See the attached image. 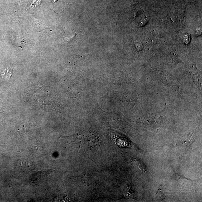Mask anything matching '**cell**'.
Masks as SVG:
<instances>
[{
  "mask_svg": "<svg viewBox=\"0 0 202 202\" xmlns=\"http://www.w3.org/2000/svg\"><path fill=\"white\" fill-rule=\"evenodd\" d=\"M124 195L126 198L132 199L134 197V193L130 187H127L125 189Z\"/></svg>",
  "mask_w": 202,
  "mask_h": 202,
  "instance_id": "7a4b0ae2",
  "label": "cell"
},
{
  "mask_svg": "<svg viewBox=\"0 0 202 202\" xmlns=\"http://www.w3.org/2000/svg\"><path fill=\"white\" fill-rule=\"evenodd\" d=\"M131 163L133 167L137 171L141 173H145L146 172V168L142 162L136 158H131Z\"/></svg>",
  "mask_w": 202,
  "mask_h": 202,
  "instance_id": "6da1fadb",
  "label": "cell"
},
{
  "mask_svg": "<svg viewBox=\"0 0 202 202\" xmlns=\"http://www.w3.org/2000/svg\"><path fill=\"white\" fill-rule=\"evenodd\" d=\"M57 1V0H52V1H53V2H56V1Z\"/></svg>",
  "mask_w": 202,
  "mask_h": 202,
  "instance_id": "5b68a950",
  "label": "cell"
},
{
  "mask_svg": "<svg viewBox=\"0 0 202 202\" xmlns=\"http://www.w3.org/2000/svg\"><path fill=\"white\" fill-rule=\"evenodd\" d=\"M2 109L1 105L0 104V113L2 112Z\"/></svg>",
  "mask_w": 202,
  "mask_h": 202,
  "instance_id": "277c9868",
  "label": "cell"
},
{
  "mask_svg": "<svg viewBox=\"0 0 202 202\" xmlns=\"http://www.w3.org/2000/svg\"><path fill=\"white\" fill-rule=\"evenodd\" d=\"M12 70L11 69L7 68L5 69L2 73V78L9 79L11 77Z\"/></svg>",
  "mask_w": 202,
  "mask_h": 202,
  "instance_id": "3957f363",
  "label": "cell"
}]
</instances>
